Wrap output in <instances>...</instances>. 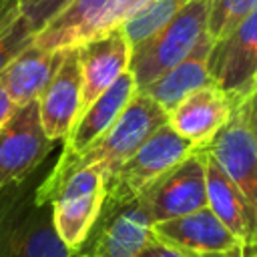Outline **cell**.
I'll return each instance as SVG.
<instances>
[{"label": "cell", "instance_id": "obj_1", "mask_svg": "<svg viewBox=\"0 0 257 257\" xmlns=\"http://www.w3.org/2000/svg\"><path fill=\"white\" fill-rule=\"evenodd\" d=\"M167 122L169 114L151 96L137 90V94L110 124V128L102 133L90 147H86L76 157L56 159L54 167L36 185V201L50 203L66 177L84 167H96L104 179H108L159 126Z\"/></svg>", "mask_w": 257, "mask_h": 257}, {"label": "cell", "instance_id": "obj_18", "mask_svg": "<svg viewBox=\"0 0 257 257\" xmlns=\"http://www.w3.org/2000/svg\"><path fill=\"white\" fill-rule=\"evenodd\" d=\"M213 44L215 40L209 34H205L181 62H177L173 68L163 72L157 80L141 88V92L151 96L169 114L187 94L213 82L209 72V58H211Z\"/></svg>", "mask_w": 257, "mask_h": 257}, {"label": "cell", "instance_id": "obj_11", "mask_svg": "<svg viewBox=\"0 0 257 257\" xmlns=\"http://www.w3.org/2000/svg\"><path fill=\"white\" fill-rule=\"evenodd\" d=\"M205 149L221 171L257 207V143L251 128L249 96L235 106L229 120Z\"/></svg>", "mask_w": 257, "mask_h": 257}, {"label": "cell", "instance_id": "obj_5", "mask_svg": "<svg viewBox=\"0 0 257 257\" xmlns=\"http://www.w3.org/2000/svg\"><path fill=\"white\" fill-rule=\"evenodd\" d=\"M151 0H74L32 40L46 50L76 48L92 38L116 30Z\"/></svg>", "mask_w": 257, "mask_h": 257}, {"label": "cell", "instance_id": "obj_15", "mask_svg": "<svg viewBox=\"0 0 257 257\" xmlns=\"http://www.w3.org/2000/svg\"><path fill=\"white\" fill-rule=\"evenodd\" d=\"M153 233L157 239L195 255L243 247V243L219 221V217L209 207L183 217L159 221L153 225Z\"/></svg>", "mask_w": 257, "mask_h": 257}, {"label": "cell", "instance_id": "obj_7", "mask_svg": "<svg viewBox=\"0 0 257 257\" xmlns=\"http://www.w3.org/2000/svg\"><path fill=\"white\" fill-rule=\"evenodd\" d=\"M106 197V179L96 167L74 171L54 193L52 223L70 251H76L100 215Z\"/></svg>", "mask_w": 257, "mask_h": 257}, {"label": "cell", "instance_id": "obj_12", "mask_svg": "<svg viewBox=\"0 0 257 257\" xmlns=\"http://www.w3.org/2000/svg\"><path fill=\"white\" fill-rule=\"evenodd\" d=\"M239 102L215 82L187 94L171 112L169 124L195 149H205L229 120Z\"/></svg>", "mask_w": 257, "mask_h": 257}, {"label": "cell", "instance_id": "obj_29", "mask_svg": "<svg viewBox=\"0 0 257 257\" xmlns=\"http://www.w3.org/2000/svg\"><path fill=\"white\" fill-rule=\"evenodd\" d=\"M243 257H257V245L255 247H243Z\"/></svg>", "mask_w": 257, "mask_h": 257}, {"label": "cell", "instance_id": "obj_2", "mask_svg": "<svg viewBox=\"0 0 257 257\" xmlns=\"http://www.w3.org/2000/svg\"><path fill=\"white\" fill-rule=\"evenodd\" d=\"M38 177H30L0 191V257H72L52 223V205L38 203Z\"/></svg>", "mask_w": 257, "mask_h": 257}, {"label": "cell", "instance_id": "obj_9", "mask_svg": "<svg viewBox=\"0 0 257 257\" xmlns=\"http://www.w3.org/2000/svg\"><path fill=\"white\" fill-rule=\"evenodd\" d=\"M211 80L233 100H245L257 84V10L227 38L213 44L209 58Z\"/></svg>", "mask_w": 257, "mask_h": 257}, {"label": "cell", "instance_id": "obj_6", "mask_svg": "<svg viewBox=\"0 0 257 257\" xmlns=\"http://www.w3.org/2000/svg\"><path fill=\"white\" fill-rule=\"evenodd\" d=\"M153 225L143 195L128 203H102L98 219L72 253L82 257H135L155 239Z\"/></svg>", "mask_w": 257, "mask_h": 257}, {"label": "cell", "instance_id": "obj_22", "mask_svg": "<svg viewBox=\"0 0 257 257\" xmlns=\"http://www.w3.org/2000/svg\"><path fill=\"white\" fill-rule=\"evenodd\" d=\"M36 32L28 26V22L18 14L2 32H0V72L24 50L32 44Z\"/></svg>", "mask_w": 257, "mask_h": 257}, {"label": "cell", "instance_id": "obj_28", "mask_svg": "<svg viewBox=\"0 0 257 257\" xmlns=\"http://www.w3.org/2000/svg\"><path fill=\"white\" fill-rule=\"evenodd\" d=\"M193 257H243V247L239 249H229V251H217V253H201Z\"/></svg>", "mask_w": 257, "mask_h": 257}, {"label": "cell", "instance_id": "obj_3", "mask_svg": "<svg viewBox=\"0 0 257 257\" xmlns=\"http://www.w3.org/2000/svg\"><path fill=\"white\" fill-rule=\"evenodd\" d=\"M209 6L211 0H191L151 38L133 46L128 72L133 74L139 90L181 62L197 46V42L207 34Z\"/></svg>", "mask_w": 257, "mask_h": 257}, {"label": "cell", "instance_id": "obj_26", "mask_svg": "<svg viewBox=\"0 0 257 257\" xmlns=\"http://www.w3.org/2000/svg\"><path fill=\"white\" fill-rule=\"evenodd\" d=\"M16 110V106H14V102L10 100V96L6 94V90L2 88V84H0V126L10 118V114Z\"/></svg>", "mask_w": 257, "mask_h": 257}, {"label": "cell", "instance_id": "obj_23", "mask_svg": "<svg viewBox=\"0 0 257 257\" xmlns=\"http://www.w3.org/2000/svg\"><path fill=\"white\" fill-rule=\"evenodd\" d=\"M74 0H20V16L38 34Z\"/></svg>", "mask_w": 257, "mask_h": 257}, {"label": "cell", "instance_id": "obj_30", "mask_svg": "<svg viewBox=\"0 0 257 257\" xmlns=\"http://www.w3.org/2000/svg\"><path fill=\"white\" fill-rule=\"evenodd\" d=\"M72 257H82V255H78V253H72Z\"/></svg>", "mask_w": 257, "mask_h": 257}, {"label": "cell", "instance_id": "obj_17", "mask_svg": "<svg viewBox=\"0 0 257 257\" xmlns=\"http://www.w3.org/2000/svg\"><path fill=\"white\" fill-rule=\"evenodd\" d=\"M137 82L133 74L126 70L120 74L98 98H94L88 108L76 118L70 133L64 139V147L60 153V159L76 157L86 147H90L102 133L110 128V124L118 118V114L124 110V106L131 102V98L137 94Z\"/></svg>", "mask_w": 257, "mask_h": 257}, {"label": "cell", "instance_id": "obj_21", "mask_svg": "<svg viewBox=\"0 0 257 257\" xmlns=\"http://www.w3.org/2000/svg\"><path fill=\"white\" fill-rule=\"evenodd\" d=\"M257 10V0H211L207 34L219 42Z\"/></svg>", "mask_w": 257, "mask_h": 257}, {"label": "cell", "instance_id": "obj_14", "mask_svg": "<svg viewBox=\"0 0 257 257\" xmlns=\"http://www.w3.org/2000/svg\"><path fill=\"white\" fill-rule=\"evenodd\" d=\"M36 102L44 135L52 141H64L80 112V64L76 48H66L58 70Z\"/></svg>", "mask_w": 257, "mask_h": 257}, {"label": "cell", "instance_id": "obj_4", "mask_svg": "<svg viewBox=\"0 0 257 257\" xmlns=\"http://www.w3.org/2000/svg\"><path fill=\"white\" fill-rule=\"evenodd\" d=\"M195 147L171 128L159 126L108 179L104 203H128L147 193L167 171L189 157Z\"/></svg>", "mask_w": 257, "mask_h": 257}, {"label": "cell", "instance_id": "obj_19", "mask_svg": "<svg viewBox=\"0 0 257 257\" xmlns=\"http://www.w3.org/2000/svg\"><path fill=\"white\" fill-rule=\"evenodd\" d=\"M64 52L66 50H46L30 44L0 72V84L14 106H22L38 98L58 70Z\"/></svg>", "mask_w": 257, "mask_h": 257}, {"label": "cell", "instance_id": "obj_24", "mask_svg": "<svg viewBox=\"0 0 257 257\" xmlns=\"http://www.w3.org/2000/svg\"><path fill=\"white\" fill-rule=\"evenodd\" d=\"M195 253H189V251H183L175 245H169L161 239H153L141 253H137L135 257H193Z\"/></svg>", "mask_w": 257, "mask_h": 257}, {"label": "cell", "instance_id": "obj_25", "mask_svg": "<svg viewBox=\"0 0 257 257\" xmlns=\"http://www.w3.org/2000/svg\"><path fill=\"white\" fill-rule=\"evenodd\" d=\"M20 14V0H0V32Z\"/></svg>", "mask_w": 257, "mask_h": 257}, {"label": "cell", "instance_id": "obj_8", "mask_svg": "<svg viewBox=\"0 0 257 257\" xmlns=\"http://www.w3.org/2000/svg\"><path fill=\"white\" fill-rule=\"evenodd\" d=\"M56 141L44 135L38 116V102L16 106L0 126V191L30 177L44 165Z\"/></svg>", "mask_w": 257, "mask_h": 257}, {"label": "cell", "instance_id": "obj_31", "mask_svg": "<svg viewBox=\"0 0 257 257\" xmlns=\"http://www.w3.org/2000/svg\"><path fill=\"white\" fill-rule=\"evenodd\" d=\"M255 88H257V84H255Z\"/></svg>", "mask_w": 257, "mask_h": 257}, {"label": "cell", "instance_id": "obj_10", "mask_svg": "<svg viewBox=\"0 0 257 257\" xmlns=\"http://www.w3.org/2000/svg\"><path fill=\"white\" fill-rule=\"evenodd\" d=\"M153 223L189 215L207 207L205 149H195L143 193Z\"/></svg>", "mask_w": 257, "mask_h": 257}, {"label": "cell", "instance_id": "obj_13", "mask_svg": "<svg viewBox=\"0 0 257 257\" xmlns=\"http://www.w3.org/2000/svg\"><path fill=\"white\" fill-rule=\"evenodd\" d=\"M76 50L80 64V116L94 98L128 70L133 46L116 28L76 46Z\"/></svg>", "mask_w": 257, "mask_h": 257}, {"label": "cell", "instance_id": "obj_27", "mask_svg": "<svg viewBox=\"0 0 257 257\" xmlns=\"http://www.w3.org/2000/svg\"><path fill=\"white\" fill-rule=\"evenodd\" d=\"M249 116H251L253 137H255V143H257V88L249 94Z\"/></svg>", "mask_w": 257, "mask_h": 257}, {"label": "cell", "instance_id": "obj_20", "mask_svg": "<svg viewBox=\"0 0 257 257\" xmlns=\"http://www.w3.org/2000/svg\"><path fill=\"white\" fill-rule=\"evenodd\" d=\"M189 2L191 0H151L131 18H126L118 30L124 34L131 46H137L161 30L169 20H173Z\"/></svg>", "mask_w": 257, "mask_h": 257}, {"label": "cell", "instance_id": "obj_16", "mask_svg": "<svg viewBox=\"0 0 257 257\" xmlns=\"http://www.w3.org/2000/svg\"><path fill=\"white\" fill-rule=\"evenodd\" d=\"M205 175H207V207L243 243V247H255L257 207L221 171V167L209 155L207 149H205Z\"/></svg>", "mask_w": 257, "mask_h": 257}]
</instances>
